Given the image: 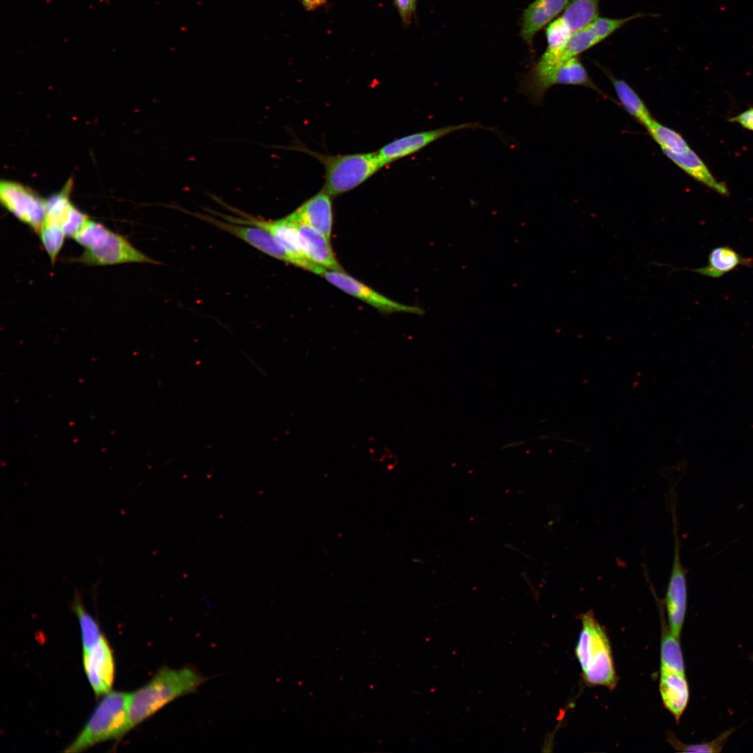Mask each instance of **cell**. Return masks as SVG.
<instances>
[{"label": "cell", "instance_id": "6da1fadb", "mask_svg": "<svg viewBox=\"0 0 753 753\" xmlns=\"http://www.w3.org/2000/svg\"><path fill=\"white\" fill-rule=\"evenodd\" d=\"M206 680L190 667H162L146 684L130 693L128 732L174 700L196 692Z\"/></svg>", "mask_w": 753, "mask_h": 753}, {"label": "cell", "instance_id": "7a4b0ae2", "mask_svg": "<svg viewBox=\"0 0 753 753\" xmlns=\"http://www.w3.org/2000/svg\"><path fill=\"white\" fill-rule=\"evenodd\" d=\"M581 621L575 655L584 679L589 685L613 690L617 685L618 677L607 632L592 610L581 614Z\"/></svg>", "mask_w": 753, "mask_h": 753}, {"label": "cell", "instance_id": "3957f363", "mask_svg": "<svg viewBox=\"0 0 753 753\" xmlns=\"http://www.w3.org/2000/svg\"><path fill=\"white\" fill-rule=\"evenodd\" d=\"M73 239L84 248L82 254L74 260L87 266L158 264L137 250L123 236L90 219Z\"/></svg>", "mask_w": 753, "mask_h": 753}, {"label": "cell", "instance_id": "277c9868", "mask_svg": "<svg viewBox=\"0 0 753 753\" xmlns=\"http://www.w3.org/2000/svg\"><path fill=\"white\" fill-rule=\"evenodd\" d=\"M130 693L110 691L104 694L84 728L66 749L80 752L98 743L121 738L128 733Z\"/></svg>", "mask_w": 753, "mask_h": 753}, {"label": "cell", "instance_id": "5b68a950", "mask_svg": "<svg viewBox=\"0 0 753 753\" xmlns=\"http://www.w3.org/2000/svg\"><path fill=\"white\" fill-rule=\"evenodd\" d=\"M305 150L322 163L323 190L331 197L356 188L383 167L376 151L332 155Z\"/></svg>", "mask_w": 753, "mask_h": 753}, {"label": "cell", "instance_id": "8992f818", "mask_svg": "<svg viewBox=\"0 0 753 753\" xmlns=\"http://www.w3.org/2000/svg\"><path fill=\"white\" fill-rule=\"evenodd\" d=\"M220 215L231 222L254 225L268 231L287 252L291 259V264L320 276L325 270L311 262L305 255L296 223L289 215L277 220H265L245 214L238 217L223 214Z\"/></svg>", "mask_w": 753, "mask_h": 753}, {"label": "cell", "instance_id": "52a82bcc", "mask_svg": "<svg viewBox=\"0 0 753 753\" xmlns=\"http://www.w3.org/2000/svg\"><path fill=\"white\" fill-rule=\"evenodd\" d=\"M0 200L7 211L38 235L45 216V199L21 183L2 181Z\"/></svg>", "mask_w": 753, "mask_h": 753}, {"label": "cell", "instance_id": "ba28073f", "mask_svg": "<svg viewBox=\"0 0 753 753\" xmlns=\"http://www.w3.org/2000/svg\"><path fill=\"white\" fill-rule=\"evenodd\" d=\"M555 84L583 86L601 93L578 56L568 59L541 77H526L522 90L535 103H539L548 89Z\"/></svg>", "mask_w": 753, "mask_h": 753}, {"label": "cell", "instance_id": "9c48e42d", "mask_svg": "<svg viewBox=\"0 0 753 753\" xmlns=\"http://www.w3.org/2000/svg\"><path fill=\"white\" fill-rule=\"evenodd\" d=\"M332 285L383 313H407L422 315L423 308L398 303L381 294L344 271L324 270L321 275Z\"/></svg>", "mask_w": 753, "mask_h": 753}, {"label": "cell", "instance_id": "30bf717a", "mask_svg": "<svg viewBox=\"0 0 753 753\" xmlns=\"http://www.w3.org/2000/svg\"><path fill=\"white\" fill-rule=\"evenodd\" d=\"M674 552L671 570L664 604L668 617L669 630L677 638L680 639L687 608V579L680 556V542L678 535L677 523L675 512H673Z\"/></svg>", "mask_w": 753, "mask_h": 753}, {"label": "cell", "instance_id": "8fae6325", "mask_svg": "<svg viewBox=\"0 0 753 753\" xmlns=\"http://www.w3.org/2000/svg\"><path fill=\"white\" fill-rule=\"evenodd\" d=\"M480 127L481 126L478 123H465L413 133L386 144L377 151L376 153L381 164L385 166L416 153L432 142L452 132Z\"/></svg>", "mask_w": 753, "mask_h": 753}, {"label": "cell", "instance_id": "7c38bea8", "mask_svg": "<svg viewBox=\"0 0 753 753\" xmlns=\"http://www.w3.org/2000/svg\"><path fill=\"white\" fill-rule=\"evenodd\" d=\"M646 15L639 13L623 18L598 17L586 27L571 34L563 51L562 63L598 45L630 21Z\"/></svg>", "mask_w": 753, "mask_h": 753}, {"label": "cell", "instance_id": "4fadbf2b", "mask_svg": "<svg viewBox=\"0 0 753 753\" xmlns=\"http://www.w3.org/2000/svg\"><path fill=\"white\" fill-rule=\"evenodd\" d=\"M197 218L231 234L264 254L291 264V259L284 249L274 237L263 228L250 225L222 221L214 217L203 214H194Z\"/></svg>", "mask_w": 753, "mask_h": 753}, {"label": "cell", "instance_id": "5bb4252c", "mask_svg": "<svg viewBox=\"0 0 753 753\" xmlns=\"http://www.w3.org/2000/svg\"><path fill=\"white\" fill-rule=\"evenodd\" d=\"M83 665L90 685L97 696L111 691L114 677V660L105 636L91 648L83 651Z\"/></svg>", "mask_w": 753, "mask_h": 753}, {"label": "cell", "instance_id": "9a60e30c", "mask_svg": "<svg viewBox=\"0 0 753 753\" xmlns=\"http://www.w3.org/2000/svg\"><path fill=\"white\" fill-rule=\"evenodd\" d=\"M300 243L306 257L312 263L331 271H344L337 261L328 238L307 224L295 219Z\"/></svg>", "mask_w": 753, "mask_h": 753}, {"label": "cell", "instance_id": "2e32d148", "mask_svg": "<svg viewBox=\"0 0 753 753\" xmlns=\"http://www.w3.org/2000/svg\"><path fill=\"white\" fill-rule=\"evenodd\" d=\"M331 196L323 189L306 200L291 215L330 238L333 215Z\"/></svg>", "mask_w": 753, "mask_h": 753}, {"label": "cell", "instance_id": "e0dca14e", "mask_svg": "<svg viewBox=\"0 0 753 753\" xmlns=\"http://www.w3.org/2000/svg\"><path fill=\"white\" fill-rule=\"evenodd\" d=\"M570 0H535L524 11L520 36L531 45L535 34L549 24Z\"/></svg>", "mask_w": 753, "mask_h": 753}, {"label": "cell", "instance_id": "ac0fdd59", "mask_svg": "<svg viewBox=\"0 0 753 753\" xmlns=\"http://www.w3.org/2000/svg\"><path fill=\"white\" fill-rule=\"evenodd\" d=\"M660 692L664 707L678 722L689 701V687L685 675L660 670Z\"/></svg>", "mask_w": 753, "mask_h": 753}, {"label": "cell", "instance_id": "d6986e66", "mask_svg": "<svg viewBox=\"0 0 753 753\" xmlns=\"http://www.w3.org/2000/svg\"><path fill=\"white\" fill-rule=\"evenodd\" d=\"M674 164L692 178L723 196L729 195L724 183L718 181L710 172L699 156L691 149L682 153H673L662 151Z\"/></svg>", "mask_w": 753, "mask_h": 753}, {"label": "cell", "instance_id": "ffe728a7", "mask_svg": "<svg viewBox=\"0 0 753 753\" xmlns=\"http://www.w3.org/2000/svg\"><path fill=\"white\" fill-rule=\"evenodd\" d=\"M739 266L752 267L753 260L741 256L730 246L724 245L717 247L710 251L708 257L707 266L690 269V271L701 275L719 278Z\"/></svg>", "mask_w": 753, "mask_h": 753}, {"label": "cell", "instance_id": "44dd1931", "mask_svg": "<svg viewBox=\"0 0 753 753\" xmlns=\"http://www.w3.org/2000/svg\"><path fill=\"white\" fill-rule=\"evenodd\" d=\"M620 102L625 111L646 128L655 120L649 109L634 90L624 80L616 79L606 70Z\"/></svg>", "mask_w": 753, "mask_h": 753}, {"label": "cell", "instance_id": "7402d4cb", "mask_svg": "<svg viewBox=\"0 0 753 753\" xmlns=\"http://www.w3.org/2000/svg\"><path fill=\"white\" fill-rule=\"evenodd\" d=\"M601 0H570L561 16L572 33L582 29L599 17Z\"/></svg>", "mask_w": 753, "mask_h": 753}, {"label": "cell", "instance_id": "603a6c76", "mask_svg": "<svg viewBox=\"0 0 753 753\" xmlns=\"http://www.w3.org/2000/svg\"><path fill=\"white\" fill-rule=\"evenodd\" d=\"M72 609L79 621L83 651H87L99 642L104 635L96 621L86 610L77 591L75 592Z\"/></svg>", "mask_w": 753, "mask_h": 753}, {"label": "cell", "instance_id": "cb8c5ba5", "mask_svg": "<svg viewBox=\"0 0 753 753\" xmlns=\"http://www.w3.org/2000/svg\"><path fill=\"white\" fill-rule=\"evenodd\" d=\"M680 639L664 628L660 644V670L685 674L683 657Z\"/></svg>", "mask_w": 753, "mask_h": 753}, {"label": "cell", "instance_id": "d4e9b609", "mask_svg": "<svg viewBox=\"0 0 753 753\" xmlns=\"http://www.w3.org/2000/svg\"><path fill=\"white\" fill-rule=\"evenodd\" d=\"M652 139L662 151L682 153L690 149V146L677 131L654 120L646 128Z\"/></svg>", "mask_w": 753, "mask_h": 753}, {"label": "cell", "instance_id": "484cf974", "mask_svg": "<svg viewBox=\"0 0 753 753\" xmlns=\"http://www.w3.org/2000/svg\"><path fill=\"white\" fill-rule=\"evenodd\" d=\"M734 730L731 728L722 732L714 740L700 744H685L671 734L668 736V741L676 750L682 752H720Z\"/></svg>", "mask_w": 753, "mask_h": 753}, {"label": "cell", "instance_id": "4316f807", "mask_svg": "<svg viewBox=\"0 0 753 753\" xmlns=\"http://www.w3.org/2000/svg\"><path fill=\"white\" fill-rule=\"evenodd\" d=\"M398 12L404 23H409L415 11L416 0H395Z\"/></svg>", "mask_w": 753, "mask_h": 753}, {"label": "cell", "instance_id": "83f0119b", "mask_svg": "<svg viewBox=\"0 0 753 753\" xmlns=\"http://www.w3.org/2000/svg\"><path fill=\"white\" fill-rule=\"evenodd\" d=\"M729 121L737 123L743 128L753 131V107L731 117Z\"/></svg>", "mask_w": 753, "mask_h": 753}, {"label": "cell", "instance_id": "f1b7e54d", "mask_svg": "<svg viewBox=\"0 0 753 753\" xmlns=\"http://www.w3.org/2000/svg\"><path fill=\"white\" fill-rule=\"evenodd\" d=\"M301 1L307 8H313L314 7L321 4L324 2V0H301Z\"/></svg>", "mask_w": 753, "mask_h": 753}]
</instances>
